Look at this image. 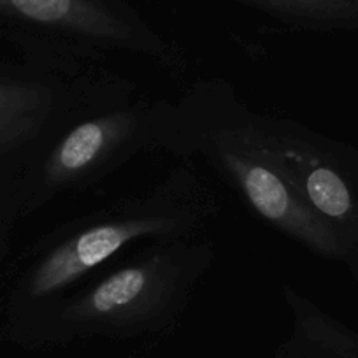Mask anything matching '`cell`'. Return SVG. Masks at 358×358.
<instances>
[{
  "label": "cell",
  "instance_id": "1",
  "mask_svg": "<svg viewBox=\"0 0 358 358\" xmlns=\"http://www.w3.org/2000/svg\"><path fill=\"white\" fill-rule=\"evenodd\" d=\"M222 199L194 162L181 160L157 183L69 218L23 251L13 265L2 315L25 346L44 316L115 258L141 243L204 236Z\"/></svg>",
  "mask_w": 358,
  "mask_h": 358
},
{
  "label": "cell",
  "instance_id": "2",
  "mask_svg": "<svg viewBox=\"0 0 358 358\" xmlns=\"http://www.w3.org/2000/svg\"><path fill=\"white\" fill-rule=\"evenodd\" d=\"M155 151L204 162L271 229L315 257L341 262L339 241L294 185L260 113L225 79H199L178 99H160Z\"/></svg>",
  "mask_w": 358,
  "mask_h": 358
},
{
  "label": "cell",
  "instance_id": "3",
  "mask_svg": "<svg viewBox=\"0 0 358 358\" xmlns=\"http://www.w3.org/2000/svg\"><path fill=\"white\" fill-rule=\"evenodd\" d=\"M215 260L206 234L137 244L58 302L25 346L165 339L179 329Z\"/></svg>",
  "mask_w": 358,
  "mask_h": 358
},
{
  "label": "cell",
  "instance_id": "4",
  "mask_svg": "<svg viewBox=\"0 0 358 358\" xmlns=\"http://www.w3.org/2000/svg\"><path fill=\"white\" fill-rule=\"evenodd\" d=\"M0 65V197L23 216L53 144L74 123L134 101L137 85L108 60L25 44Z\"/></svg>",
  "mask_w": 358,
  "mask_h": 358
},
{
  "label": "cell",
  "instance_id": "5",
  "mask_svg": "<svg viewBox=\"0 0 358 358\" xmlns=\"http://www.w3.org/2000/svg\"><path fill=\"white\" fill-rule=\"evenodd\" d=\"M160 99H134L74 123L41 167L27 215L95 188L137 155L155 151Z\"/></svg>",
  "mask_w": 358,
  "mask_h": 358
},
{
  "label": "cell",
  "instance_id": "6",
  "mask_svg": "<svg viewBox=\"0 0 358 358\" xmlns=\"http://www.w3.org/2000/svg\"><path fill=\"white\" fill-rule=\"evenodd\" d=\"M260 125L292 181L341 246V264L358 287V150L306 123L260 113Z\"/></svg>",
  "mask_w": 358,
  "mask_h": 358
},
{
  "label": "cell",
  "instance_id": "7",
  "mask_svg": "<svg viewBox=\"0 0 358 358\" xmlns=\"http://www.w3.org/2000/svg\"><path fill=\"white\" fill-rule=\"evenodd\" d=\"M281 294L290 313L292 330L271 358H358L357 330L292 285H283Z\"/></svg>",
  "mask_w": 358,
  "mask_h": 358
},
{
  "label": "cell",
  "instance_id": "8",
  "mask_svg": "<svg viewBox=\"0 0 358 358\" xmlns=\"http://www.w3.org/2000/svg\"><path fill=\"white\" fill-rule=\"evenodd\" d=\"M306 32H358V0H236Z\"/></svg>",
  "mask_w": 358,
  "mask_h": 358
}]
</instances>
